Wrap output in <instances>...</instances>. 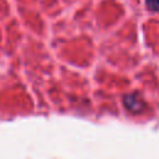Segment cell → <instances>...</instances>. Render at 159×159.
Returning <instances> with one entry per match:
<instances>
[{
	"mask_svg": "<svg viewBox=\"0 0 159 159\" xmlns=\"http://www.w3.org/2000/svg\"><path fill=\"white\" fill-rule=\"evenodd\" d=\"M124 106L127 107L128 111L133 112V113H139L143 111V107H144V102H143V98L138 94V93H130V94H127L124 97Z\"/></svg>",
	"mask_w": 159,
	"mask_h": 159,
	"instance_id": "cell-1",
	"label": "cell"
},
{
	"mask_svg": "<svg viewBox=\"0 0 159 159\" xmlns=\"http://www.w3.org/2000/svg\"><path fill=\"white\" fill-rule=\"evenodd\" d=\"M145 4L152 11L159 12V0H145Z\"/></svg>",
	"mask_w": 159,
	"mask_h": 159,
	"instance_id": "cell-2",
	"label": "cell"
}]
</instances>
